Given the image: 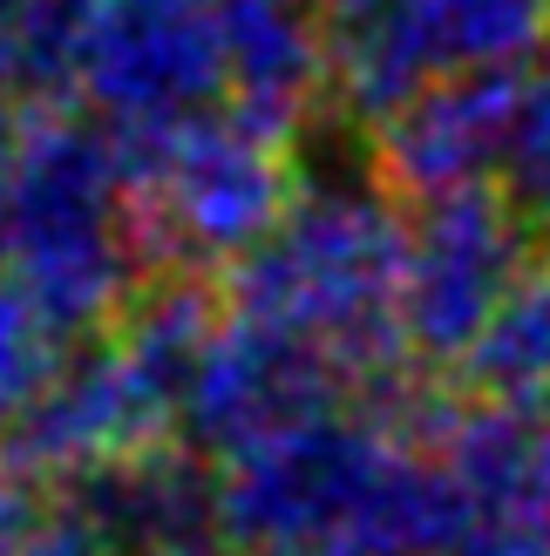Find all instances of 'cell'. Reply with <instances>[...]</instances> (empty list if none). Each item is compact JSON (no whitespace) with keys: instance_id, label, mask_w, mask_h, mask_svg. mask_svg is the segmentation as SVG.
Returning <instances> with one entry per match:
<instances>
[{"instance_id":"9c48e42d","label":"cell","mask_w":550,"mask_h":556,"mask_svg":"<svg viewBox=\"0 0 550 556\" xmlns=\"http://www.w3.org/2000/svg\"><path fill=\"white\" fill-rule=\"evenodd\" d=\"M455 380L476 401L550 414V252H537V265L516 278V292L503 299V313L489 319L483 346Z\"/></svg>"},{"instance_id":"7a4b0ae2","label":"cell","mask_w":550,"mask_h":556,"mask_svg":"<svg viewBox=\"0 0 550 556\" xmlns=\"http://www.w3.org/2000/svg\"><path fill=\"white\" fill-rule=\"evenodd\" d=\"M217 292L225 313L334 359L361 394H388L408 380L401 211L388 190H299L272 238L217 278Z\"/></svg>"},{"instance_id":"52a82bcc","label":"cell","mask_w":550,"mask_h":556,"mask_svg":"<svg viewBox=\"0 0 550 556\" xmlns=\"http://www.w3.org/2000/svg\"><path fill=\"white\" fill-rule=\"evenodd\" d=\"M435 482L428 556H550V414L449 394Z\"/></svg>"},{"instance_id":"8992f818","label":"cell","mask_w":550,"mask_h":556,"mask_svg":"<svg viewBox=\"0 0 550 556\" xmlns=\"http://www.w3.org/2000/svg\"><path fill=\"white\" fill-rule=\"evenodd\" d=\"M75 89L116 136H157L204 109H225V0H102Z\"/></svg>"},{"instance_id":"6da1fadb","label":"cell","mask_w":550,"mask_h":556,"mask_svg":"<svg viewBox=\"0 0 550 556\" xmlns=\"http://www.w3.org/2000/svg\"><path fill=\"white\" fill-rule=\"evenodd\" d=\"M0 278L68 332L116 326L123 305L157 278L136 211L129 143L96 109L35 102L0 184Z\"/></svg>"},{"instance_id":"ba28073f","label":"cell","mask_w":550,"mask_h":556,"mask_svg":"<svg viewBox=\"0 0 550 556\" xmlns=\"http://www.w3.org/2000/svg\"><path fill=\"white\" fill-rule=\"evenodd\" d=\"M516 75H462L435 81L415 102H401L388 123H374V177L395 204H422L442 190L497 184L516 129Z\"/></svg>"},{"instance_id":"5b68a950","label":"cell","mask_w":550,"mask_h":556,"mask_svg":"<svg viewBox=\"0 0 550 556\" xmlns=\"http://www.w3.org/2000/svg\"><path fill=\"white\" fill-rule=\"evenodd\" d=\"M537 265V238L497 184L401 204V340L422 374H462Z\"/></svg>"},{"instance_id":"30bf717a","label":"cell","mask_w":550,"mask_h":556,"mask_svg":"<svg viewBox=\"0 0 550 556\" xmlns=\"http://www.w3.org/2000/svg\"><path fill=\"white\" fill-rule=\"evenodd\" d=\"M41 522V495L27 489L14 468H0V556H21Z\"/></svg>"},{"instance_id":"3957f363","label":"cell","mask_w":550,"mask_h":556,"mask_svg":"<svg viewBox=\"0 0 550 556\" xmlns=\"http://www.w3.org/2000/svg\"><path fill=\"white\" fill-rule=\"evenodd\" d=\"M157 271L225 278L299 198L292 136L238 109H204L157 136H123Z\"/></svg>"},{"instance_id":"277c9868","label":"cell","mask_w":550,"mask_h":556,"mask_svg":"<svg viewBox=\"0 0 550 556\" xmlns=\"http://www.w3.org/2000/svg\"><path fill=\"white\" fill-rule=\"evenodd\" d=\"M550 0H326V68L353 123H388L435 81L530 68Z\"/></svg>"}]
</instances>
